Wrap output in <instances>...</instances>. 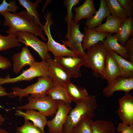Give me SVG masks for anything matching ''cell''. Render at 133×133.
<instances>
[{
	"label": "cell",
	"mask_w": 133,
	"mask_h": 133,
	"mask_svg": "<svg viewBox=\"0 0 133 133\" xmlns=\"http://www.w3.org/2000/svg\"><path fill=\"white\" fill-rule=\"evenodd\" d=\"M0 14L4 18L3 25L8 27L6 32L8 35L16 36L18 32H25L38 36L43 40H47L43 30L27 15L24 10L15 13L0 12Z\"/></svg>",
	"instance_id": "1"
},
{
	"label": "cell",
	"mask_w": 133,
	"mask_h": 133,
	"mask_svg": "<svg viewBox=\"0 0 133 133\" xmlns=\"http://www.w3.org/2000/svg\"><path fill=\"white\" fill-rule=\"evenodd\" d=\"M76 104L67 116L63 127V133H70L73 128L81 119L92 120L95 116L94 112L98 104L95 96L89 95L88 98Z\"/></svg>",
	"instance_id": "2"
},
{
	"label": "cell",
	"mask_w": 133,
	"mask_h": 133,
	"mask_svg": "<svg viewBox=\"0 0 133 133\" xmlns=\"http://www.w3.org/2000/svg\"><path fill=\"white\" fill-rule=\"evenodd\" d=\"M102 42H100L87 49L84 66L93 71V75L97 78L105 80L104 66L107 53Z\"/></svg>",
	"instance_id": "3"
},
{
	"label": "cell",
	"mask_w": 133,
	"mask_h": 133,
	"mask_svg": "<svg viewBox=\"0 0 133 133\" xmlns=\"http://www.w3.org/2000/svg\"><path fill=\"white\" fill-rule=\"evenodd\" d=\"M54 86L53 82L49 77H39L37 82L25 88L18 87L12 88V98L18 97L21 101L23 97H27L29 94L33 97H44L47 96V92Z\"/></svg>",
	"instance_id": "4"
},
{
	"label": "cell",
	"mask_w": 133,
	"mask_h": 133,
	"mask_svg": "<svg viewBox=\"0 0 133 133\" xmlns=\"http://www.w3.org/2000/svg\"><path fill=\"white\" fill-rule=\"evenodd\" d=\"M28 102L15 108L17 109L36 110L46 117L52 116L55 114L58 108L57 100L53 99L50 96L41 97L27 96Z\"/></svg>",
	"instance_id": "5"
},
{
	"label": "cell",
	"mask_w": 133,
	"mask_h": 133,
	"mask_svg": "<svg viewBox=\"0 0 133 133\" xmlns=\"http://www.w3.org/2000/svg\"><path fill=\"white\" fill-rule=\"evenodd\" d=\"M48 65L46 61H35L28 69L23 71L19 75L11 78L9 75L5 78L0 77V84L14 83L22 81H30L37 77H48Z\"/></svg>",
	"instance_id": "6"
},
{
	"label": "cell",
	"mask_w": 133,
	"mask_h": 133,
	"mask_svg": "<svg viewBox=\"0 0 133 133\" xmlns=\"http://www.w3.org/2000/svg\"><path fill=\"white\" fill-rule=\"evenodd\" d=\"M51 13H46L44 16L46 22L44 25V33L46 35L48 41L46 43L48 51L51 52L54 57L62 56H78L75 53L67 48L64 44H61L56 41L51 35L50 28L53 21L52 19Z\"/></svg>",
	"instance_id": "7"
},
{
	"label": "cell",
	"mask_w": 133,
	"mask_h": 133,
	"mask_svg": "<svg viewBox=\"0 0 133 133\" xmlns=\"http://www.w3.org/2000/svg\"><path fill=\"white\" fill-rule=\"evenodd\" d=\"M80 24L74 22L73 19L71 22L68 32L65 39L67 40L62 41L63 44L68 47L70 50L79 57L85 58V53L82 45L83 34L79 30Z\"/></svg>",
	"instance_id": "8"
},
{
	"label": "cell",
	"mask_w": 133,
	"mask_h": 133,
	"mask_svg": "<svg viewBox=\"0 0 133 133\" xmlns=\"http://www.w3.org/2000/svg\"><path fill=\"white\" fill-rule=\"evenodd\" d=\"M58 108L54 117L47 121L49 133H63V128L67 116L72 108L70 103L57 100Z\"/></svg>",
	"instance_id": "9"
},
{
	"label": "cell",
	"mask_w": 133,
	"mask_h": 133,
	"mask_svg": "<svg viewBox=\"0 0 133 133\" xmlns=\"http://www.w3.org/2000/svg\"><path fill=\"white\" fill-rule=\"evenodd\" d=\"M16 36L19 42L22 43L27 47H31L35 51L42 60L46 61L51 57L46 44L40 41L35 35L27 32H19Z\"/></svg>",
	"instance_id": "10"
},
{
	"label": "cell",
	"mask_w": 133,
	"mask_h": 133,
	"mask_svg": "<svg viewBox=\"0 0 133 133\" xmlns=\"http://www.w3.org/2000/svg\"><path fill=\"white\" fill-rule=\"evenodd\" d=\"M54 59L68 73L71 78L82 76L80 68L84 65L85 58L78 56L54 57Z\"/></svg>",
	"instance_id": "11"
},
{
	"label": "cell",
	"mask_w": 133,
	"mask_h": 133,
	"mask_svg": "<svg viewBox=\"0 0 133 133\" xmlns=\"http://www.w3.org/2000/svg\"><path fill=\"white\" fill-rule=\"evenodd\" d=\"M46 61L48 65V76L53 82L54 85L65 86L70 81V75L54 59L50 57Z\"/></svg>",
	"instance_id": "12"
},
{
	"label": "cell",
	"mask_w": 133,
	"mask_h": 133,
	"mask_svg": "<svg viewBox=\"0 0 133 133\" xmlns=\"http://www.w3.org/2000/svg\"><path fill=\"white\" fill-rule=\"evenodd\" d=\"M117 114L122 123L133 125V97L131 95L125 93L119 99Z\"/></svg>",
	"instance_id": "13"
},
{
	"label": "cell",
	"mask_w": 133,
	"mask_h": 133,
	"mask_svg": "<svg viewBox=\"0 0 133 133\" xmlns=\"http://www.w3.org/2000/svg\"><path fill=\"white\" fill-rule=\"evenodd\" d=\"M133 89V78H128L119 76L108 84L103 90L106 97L111 96L116 91H122L129 93Z\"/></svg>",
	"instance_id": "14"
},
{
	"label": "cell",
	"mask_w": 133,
	"mask_h": 133,
	"mask_svg": "<svg viewBox=\"0 0 133 133\" xmlns=\"http://www.w3.org/2000/svg\"><path fill=\"white\" fill-rule=\"evenodd\" d=\"M12 59L13 71L16 74L19 73L24 66H30L35 61L30 51L26 46L22 48L20 52L14 54Z\"/></svg>",
	"instance_id": "15"
},
{
	"label": "cell",
	"mask_w": 133,
	"mask_h": 133,
	"mask_svg": "<svg viewBox=\"0 0 133 133\" xmlns=\"http://www.w3.org/2000/svg\"><path fill=\"white\" fill-rule=\"evenodd\" d=\"M15 115L23 117L25 120H31L36 126L40 128L43 133H45V127L47 122V118L43 114L34 110L28 109L25 112L17 109Z\"/></svg>",
	"instance_id": "16"
},
{
	"label": "cell",
	"mask_w": 133,
	"mask_h": 133,
	"mask_svg": "<svg viewBox=\"0 0 133 133\" xmlns=\"http://www.w3.org/2000/svg\"><path fill=\"white\" fill-rule=\"evenodd\" d=\"M83 37L82 42L83 49L84 51L100 42H102L108 33L98 32L94 29L85 26L83 28Z\"/></svg>",
	"instance_id": "17"
},
{
	"label": "cell",
	"mask_w": 133,
	"mask_h": 133,
	"mask_svg": "<svg viewBox=\"0 0 133 133\" xmlns=\"http://www.w3.org/2000/svg\"><path fill=\"white\" fill-rule=\"evenodd\" d=\"M110 15V12L106 0H101L98 10L94 16L87 19L84 25L88 28L94 29L101 25L104 19Z\"/></svg>",
	"instance_id": "18"
},
{
	"label": "cell",
	"mask_w": 133,
	"mask_h": 133,
	"mask_svg": "<svg viewBox=\"0 0 133 133\" xmlns=\"http://www.w3.org/2000/svg\"><path fill=\"white\" fill-rule=\"evenodd\" d=\"M133 18L128 17L124 19L120 26L119 32L113 35L118 42L124 46L126 42L133 35Z\"/></svg>",
	"instance_id": "19"
},
{
	"label": "cell",
	"mask_w": 133,
	"mask_h": 133,
	"mask_svg": "<svg viewBox=\"0 0 133 133\" xmlns=\"http://www.w3.org/2000/svg\"><path fill=\"white\" fill-rule=\"evenodd\" d=\"M104 76L108 84L120 76L116 61L109 51L107 52L105 59Z\"/></svg>",
	"instance_id": "20"
},
{
	"label": "cell",
	"mask_w": 133,
	"mask_h": 133,
	"mask_svg": "<svg viewBox=\"0 0 133 133\" xmlns=\"http://www.w3.org/2000/svg\"><path fill=\"white\" fill-rule=\"evenodd\" d=\"M73 8L75 12V15L73 20L75 23H78L82 19L91 17L97 11L93 0H86L80 6H74Z\"/></svg>",
	"instance_id": "21"
},
{
	"label": "cell",
	"mask_w": 133,
	"mask_h": 133,
	"mask_svg": "<svg viewBox=\"0 0 133 133\" xmlns=\"http://www.w3.org/2000/svg\"><path fill=\"white\" fill-rule=\"evenodd\" d=\"M64 86L69 99L76 103L88 98L89 96L86 89L78 86L71 81Z\"/></svg>",
	"instance_id": "22"
},
{
	"label": "cell",
	"mask_w": 133,
	"mask_h": 133,
	"mask_svg": "<svg viewBox=\"0 0 133 133\" xmlns=\"http://www.w3.org/2000/svg\"><path fill=\"white\" fill-rule=\"evenodd\" d=\"M19 3L26 9L27 15L33 21L44 31V25L40 21V16L37 10V8L42 1L41 0H37L33 2L29 0H18Z\"/></svg>",
	"instance_id": "23"
},
{
	"label": "cell",
	"mask_w": 133,
	"mask_h": 133,
	"mask_svg": "<svg viewBox=\"0 0 133 133\" xmlns=\"http://www.w3.org/2000/svg\"><path fill=\"white\" fill-rule=\"evenodd\" d=\"M109 51L116 61L120 76L126 78H133V62L124 59L114 51Z\"/></svg>",
	"instance_id": "24"
},
{
	"label": "cell",
	"mask_w": 133,
	"mask_h": 133,
	"mask_svg": "<svg viewBox=\"0 0 133 133\" xmlns=\"http://www.w3.org/2000/svg\"><path fill=\"white\" fill-rule=\"evenodd\" d=\"M112 33H108L106 38L103 41L107 51H113L128 60V56L125 47L120 45Z\"/></svg>",
	"instance_id": "25"
},
{
	"label": "cell",
	"mask_w": 133,
	"mask_h": 133,
	"mask_svg": "<svg viewBox=\"0 0 133 133\" xmlns=\"http://www.w3.org/2000/svg\"><path fill=\"white\" fill-rule=\"evenodd\" d=\"M124 19L116 18L111 15L108 16L104 23L94 29L97 31L110 33H118L120 26Z\"/></svg>",
	"instance_id": "26"
},
{
	"label": "cell",
	"mask_w": 133,
	"mask_h": 133,
	"mask_svg": "<svg viewBox=\"0 0 133 133\" xmlns=\"http://www.w3.org/2000/svg\"><path fill=\"white\" fill-rule=\"evenodd\" d=\"M93 133H116L114 123L111 121L97 120L92 121Z\"/></svg>",
	"instance_id": "27"
},
{
	"label": "cell",
	"mask_w": 133,
	"mask_h": 133,
	"mask_svg": "<svg viewBox=\"0 0 133 133\" xmlns=\"http://www.w3.org/2000/svg\"><path fill=\"white\" fill-rule=\"evenodd\" d=\"M46 94L54 100H61L70 103L72 101L68 96L65 86L63 85H54L48 90Z\"/></svg>",
	"instance_id": "28"
},
{
	"label": "cell",
	"mask_w": 133,
	"mask_h": 133,
	"mask_svg": "<svg viewBox=\"0 0 133 133\" xmlns=\"http://www.w3.org/2000/svg\"><path fill=\"white\" fill-rule=\"evenodd\" d=\"M110 10L111 14L114 17L123 19L129 17L126 10L122 6L118 0H106Z\"/></svg>",
	"instance_id": "29"
},
{
	"label": "cell",
	"mask_w": 133,
	"mask_h": 133,
	"mask_svg": "<svg viewBox=\"0 0 133 133\" xmlns=\"http://www.w3.org/2000/svg\"><path fill=\"white\" fill-rule=\"evenodd\" d=\"M21 45L16 36H3L0 34V52L14 47H19Z\"/></svg>",
	"instance_id": "30"
},
{
	"label": "cell",
	"mask_w": 133,
	"mask_h": 133,
	"mask_svg": "<svg viewBox=\"0 0 133 133\" xmlns=\"http://www.w3.org/2000/svg\"><path fill=\"white\" fill-rule=\"evenodd\" d=\"M92 119L83 118L72 128L70 133H93Z\"/></svg>",
	"instance_id": "31"
},
{
	"label": "cell",
	"mask_w": 133,
	"mask_h": 133,
	"mask_svg": "<svg viewBox=\"0 0 133 133\" xmlns=\"http://www.w3.org/2000/svg\"><path fill=\"white\" fill-rule=\"evenodd\" d=\"M16 133H43L39 128L28 120H25L24 123L17 127Z\"/></svg>",
	"instance_id": "32"
},
{
	"label": "cell",
	"mask_w": 133,
	"mask_h": 133,
	"mask_svg": "<svg viewBox=\"0 0 133 133\" xmlns=\"http://www.w3.org/2000/svg\"><path fill=\"white\" fill-rule=\"evenodd\" d=\"M80 1V0H66L64 1V4L67 9V13L65 20V22L68 24L67 32L69 30L72 18L73 17L72 12V8L79 4Z\"/></svg>",
	"instance_id": "33"
},
{
	"label": "cell",
	"mask_w": 133,
	"mask_h": 133,
	"mask_svg": "<svg viewBox=\"0 0 133 133\" xmlns=\"http://www.w3.org/2000/svg\"><path fill=\"white\" fill-rule=\"evenodd\" d=\"M18 9L19 7L16 5L15 1H11L7 2L5 0H3L0 4V12H11L15 13Z\"/></svg>",
	"instance_id": "34"
},
{
	"label": "cell",
	"mask_w": 133,
	"mask_h": 133,
	"mask_svg": "<svg viewBox=\"0 0 133 133\" xmlns=\"http://www.w3.org/2000/svg\"><path fill=\"white\" fill-rule=\"evenodd\" d=\"M124 46L127 53L128 61L133 62V35L126 42Z\"/></svg>",
	"instance_id": "35"
},
{
	"label": "cell",
	"mask_w": 133,
	"mask_h": 133,
	"mask_svg": "<svg viewBox=\"0 0 133 133\" xmlns=\"http://www.w3.org/2000/svg\"><path fill=\"white\" fill-rule=\"evenodd\" d=\"M122 6L127 13L129 17H132L133 9V0H118Z\"/></svg>",
	"instance_id": "36"
},
{
	"label": "cell",
	"mask_w": 133,
	"mask_h": 133,
	"mask_svg": "<svg viewBox=\"0 0 133 133\" xmlns=\"http://www.w3.org/2000/svg\"><path fill=\"white\" fill-rule=\"evenodd\" d=\"M116 130L118 132L121 133H133V125H128L120 123L118 125Z\"/></svg>",
	"instance_id": "37"
},
{
	"label": "cell",
	"mask_w": 133,
	"mask_h": 133,
	"mask_svg": "<svg viewBox=\"0 0 133 133\" xmlns=\"http://www.w3.org/2000/svg\"><path fill=\"white\" fill-rule=\"evenodd\" d=\"M11 62L7 58L0 55V69H7L11 66Z\"/></svg>",
	"instance_id": "38"
},
{
	"label": "cell",
	"mask_w": 133,
	"mask_h": 133,
	"mask_svg": "<svg viewBox=\"0 0 133 133\" xmlns=\"http://www.w3.org/2000/svg\"><path fill=\"white\" fill-rule=\"evenodd\" d=\"M4 96H8L11 98V92L9 93H7L5 88L0 84V97Z\"/></svg>",
	"instance_id": "39"
},
{
	"label": "cell",
	"mask_w": 133,
	"mask_h": 133,
	"mask_svg": "<svg viewBox=\"0 0 133 133\" xmlns=\"http://www.w3.org/2000/svg\"><path fill=\"white\" fill-rule=\"evenodd\" d=\"M51 0H47L45 1V4L44 5L42 10V12L43 13L44 12L45 9L47 7L48 5L51 2Z\"/></svg>",
	"instance_id": "40"
},
{
	"label": "cell",
	"mask_w": 133,
	"mask_h": 133,
	"mask_svg": "<svg viewBox=\"0 0 133 133\" xmlns=\"http://www.w3.org/2000/svg\"><path fill=\"white\" fill-rule=\"evenodd\" d=\"M5 120V118L2 115L0 114V126L4 122Z\"/></svg>",
	"instance_id": "41"
},
{
	"label": "cell",
	"mask_w": 133,
	"mask_h": 133,
	"mask_svg": "<svg viewBox=\"0 0 133 133\" xmlns=\"http://www.w3.org/2000/svg\"><path fill=\"white\" fill-rule=\"evenodd\" d=\"M0 133H11L5 129L1 128H0Z\"/></svg>",
	"instance_id": "42"
},
{
	"label": "cell",
	"mask_w": 133,
	"mask_h": 133,
	"mask_svg": "<svg viewBox=\"0 0 133 133\" xmlns=\"http://www.w3.org/2000/svg\"><path fill=\"white\" fill-rule=\"evenodd\" d=\"M1 22L0 20V23H1Z\"/></svg>",
	"instance_id": "43"
}]
</instances>
